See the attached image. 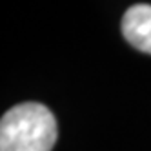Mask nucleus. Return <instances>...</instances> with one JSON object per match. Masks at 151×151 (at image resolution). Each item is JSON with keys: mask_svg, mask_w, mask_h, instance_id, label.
<instances>
[{"mask_svg": "<svg viewBox=\"0 0 151 151\" xmlns=\"http://www.w3.org/2000/svg\"><path fill=\"white\" fill-rule=\"evenodd\" d=\"M55 142L57 120L44 104H17L0 120V151H51Z\"/></svg>", "mask_w": 151, "mask_h": 151, "instance_id": "nucleus-1", "label": "nucleus"}, {"mask_svg": "<svg viewBox=\"0 0 151 151\" xmlns=\"http://www.w3.org/2000/svg\"><path fill=\"white\" fill-rule=\"evenodd\" d=\"M122 35L133 47L151 55V6L137 4L127 9L122 18Z\"/></svg>", "mask_w": 151, "mask_h": 151, "instance_id": "nucleus-2", "label": "nucleus"}]
</instances>
